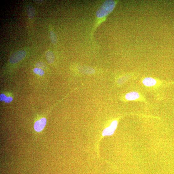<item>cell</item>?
Segmentation results:
<instances>
[{
    "label": "cell",
    "instance_id": "cell-1",
    "mask_svg": "<svg viewBox=\"0 0 174 174\" xmlns=\"http://www.w3.org/2000/svg\"><path fill=\"white\" fill-rule=\"evenodd\" d=\"M116 5L114 1H106L98 8L96 12L97 17L100 18L106 16L114 10Z\"/></svg>",
    "mask_w": 174,
    "mask_h": 174
},
{
    "label": "cell",
    "instance_id": "cell-2",
    "mask_svg": "<svg viewBox=\"0 0 174 174\" xmlns=\"http://www.w3.org/2000/svg\"><path fill=\"white\" fill-rule=\"evenodd\" d=\"M26 52L24 50L17 51L12 55L9 60L12 63H16L23 59L26 57Z\"/></svg>",
    "mask_w": 174,
    "mask_h": 174
},
{
    "label": "cell",
    "instance_id": "cell-3",
    "mask_svg": "<svg viewBox=\"0 0 174 174\" xmlns=\"http://www.w3.org/2000/svg\"><path fill=\"white\" fill-rule=\"evenodd\" d=\"M118 125V122L115 120L112 122L110 126L106 128L103 131V136H110L113 135L115 130Z\"/></svg>",
    "mask_w": 174,
    "mask_h": 174
},
{
    "label": "cell",
    "instance_id": "cell-4",
    "mask_svg": "<svg viewBox=\"0 0 174 174\" xmlns=\"http://www.w3.org/2000/svg\"><path fill=\"white\" fill-rule=\"evenodd\" d=\"M47 123L46 119L42 118L36 121L35 124L34 128L35 130L38 132L41 131L44 129Z\"/></svg>",
    "mask_w": 174,
    "mask_h": 174
},
{
    "label": "cell",
    "instance_id": "cell-5",
    "mask_svg": "<svg viewBox=\"0 0 174 174\" xmlns=\"http://www.w3.org/2000/svg\"><path fill=\"white\" fill-rule=\"evenodd\" d=\"M143 84L146 87H152L157 84V81L155 79L150 77L144 78L142 81Z\"/></svg>",
    "mask_w": 174,
    "mask_h": 174
},
{
    "label": "cell",
    "instance_id": "cell-6",
    "mask_svg": "<svg viewBox=\"0 0 174 174\" xmlns=\"http://www.w3.org/2000/svg\"><path fill=\"white\" fill-rule=\"evenodd\" d=\"M140 96L139 93L134 91L127 94L125 96V98L127 100L134 101L139 99Z\"/></svg>",
    "mask_w": 174,
    "mask_h": 174
},
{
    "label": "cell",
    "instance_id": "cell-7",
    "mask_svg": "<svg viewBox=\"0 0 174 174\" xmlns=\"http://www.w3.org/2000/svg\"><path fill=\"white\" fill-rule=\"evenodd\" d=\"M79 70L81 73L87 74H93L95 72V70L93 68L85 66H82L79 67Z\"/></svg>",
    "mask_w": 174,
    "mask_h": 174
},
{
    "label": "cell",
    "instance_id": "cell-8",
    "mask_svg": "<svg viewBox=\"0 0 174 174\" xmlns=\"http://www.w3.org/2000/svg\"><path fill=\"white\" fill-rule=\"evenodd\" d=\"M45 57L49 63L51 64L54 61V55L53 53L50 50L47 51L45 53Z\"/></svg>",
    "mask_w": 174,
    "mask_h": 174
},
{
    "label": "cell",
    "instance_id": "cell-9",
    "mask_svg": "<svg viewBox=\"0 0 174 174\" xmlns=\"http://www.w3.org/2000/svg\"><path fill=\"white\" fill-rule=\"evenodd\" d=\"M27 15L31 19H33L34 17L35 14V9L33 7L29 5L27 6Z\"/></svg>",
    "mask_w": 174,
    "mask_h": 174
},
{
    "label": "cell",
    "instance_id": "cell-10",
    "mask_svg": "<svg viewBox=\"0 0 174 174\" xmlns=\"http://www.w3.org/2000/svg\"><path fill=\"white\" fill-rule=\"evenodd\" d=\"M50 40L52 43L54 45H56L58 41L57 36L55 34L53 31H50Z\"/></svg>",
    "mask_w": 174,
    "mask_h": 174
},
{
    "label": "cell",
    "instance_id": "cell-11",
    "mask_svg": "<svg viewBox=\"0 0 174 174\" xmlns=\"http://www.w3.org/2000/svg\"><path fill=\"white\" fill-rule=\"evenodd\" d=\"M33 71L35 74L40 76H43L44 74V71L40 68H36L33 69Z\"/></svg>",
    "mask_w": 174,
    "mask_h": 174
},
{
    "label": "cell",
    "instance_id": "cell-12",
    "mask_svg": "<svg viewBox=\"0 0 174 174\" xmlns=\"http://www.w3.org/2000/svg\"><path fill=\"white\" fill-rule=\"evenodd\" d=\"M36 66L39 68H45V66L44 63L42 62H39L36 64Z\"/></svg>",
    "mask_w": 174,
    "mask_h": 174
},
{
    "label": "cell",
    "instance_id": "cell-13",
    "mask_svg": "<svg viewBox=\"0 0 174 174\" xmlns=\"http://www.w3.org/2000/svg\"><path fill=\"white\" fill-rule=\"evenodd\" d=\"M13 100V98L11 97H8L6 98L4 101L6 103H10Z\"/></svg>",
    "mask_w": 174,
    "mask_h": 174
},
{
    "label": "cell",
    "instance_id": "cell-14",
    "mask_svg": "<svg viewBox=\"0 0 174 174\" xmlns=\"http://www.w3.org/2000/svg\"><path fill=\"white\" fill-rule=\"evenodd\" d=\"M7 97L4 94H1V95H0V101H1V102L4 101Z\"/></svg>",
    "mask_w": 174,
    "mask_h": 174
},
{
    "label": "cell",
    "instance_id": "cell-15",
    "mask_svg": "<svg viewBox=\"0 0 174 174\" xmlns=\"http://www.w3.org/2000/svg\"><path fill=\"white\" fill-rule=\"evenodd\" d=\"M34 1L37 4H42L44 2V1H41V0H38V1H36V0H35V1Z\"/></svg>",
    "mask_w": 174,
    "mask_h": 174
}]
</instances>
